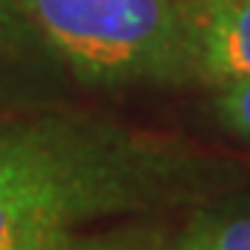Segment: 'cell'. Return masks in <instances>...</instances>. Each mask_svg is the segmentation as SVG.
Instances as JSON below:
<instances>
[{
	"instance_id": "6da1fadb",
	"label": "cell",
	"mask_w": 250,
	"mask_h": 250,
	"mask_svg": "<svg viewBox=\"0 0 250 250\" xmlns=\"http://www.w3.org/2000/svg\"><path fill=\"white\" fill-rule=\"evenodd\" d=\"M217 164L72 117L0 120V250H92L86 225L208 195Z\"/></svg>"
},
{
	"instance_id": "7a4b0ae2",
	"label": "cell",
	"mask_w": 250,
	"mask_h": 250,
	"mask_svg": "<svg viewBox=\"0 0 250 250\" xmlns=\"http://www.w3.org/2000/svg\"><path fill=\"white\" fill-rule=\"evenodd\" d=\"M86 81H184L200 75L192 22L178 0H14Z\"/></svg>"
},
{
	"instance_id": "3957f363",
	"label": "cell",
	"mask_w": 250,
	"mask_h": 250,
	"mask_svg": "<svg viewBox=\"0 0 250 250\" xmlns=\"http://www.w3.org/2000/svg\"><path fill=\"white\" fill-rule=\"evenodd\" d=\"M200 75H250V0H187Z\"/></svg>"
},
{
	"instance_id": "277c9868",
	"label": "cell",
	"mask_w": 250,
	"mask_h": 250,
	"mask_svg": "<svg viewBox=\"0 0 250 250\" xmlns=\"http://www.w3.org/2000/svg\"><path fill=\"white\" fill-rule=\"evenodd\" d=\"M175 250H250V203H208L175 236Z\"/></svg>"
},
{
	"instance_id": "5b68a950",
	"label": "cell",
	"mask_w": 250,
	"mask_h": 250,
	"mask_svg": "<svg viewBox=\"0 0 250 250\" xmlns=\"http://www.w3.org/2000/svg\"><path fill=\"white\" fill-rule=\"evenodd\" d=\"M214 114L225 131L250 139V75H231L217 81Z\"/></svg>"
},
{
	"instance_id": "8992f818",
	"label": "cell",
	"mask_w": 250,
	"mask_h": 250,
	"mask_svg": "<svg viewBox=\"0 0 250 250\" xmlns=\"http://www.w3.org/2000/svg\"><path fill=\"white\" fill-rule=\"evenodd\" d=\"M92 250H175L172 236L159 231H100Z\"/></svg>"
},
{
	"instance_id": "52a82bcc",
	"label": "cell",
	"mask_w": 250,
	"mask_h": 250,
	"mask_svg": "<svg viewBox=\"0 0 250 250\" xmlns=\"http://www.w3.org/2000/svg\"><path fill=\"white\" fill-rule=\"evenodd\" d=\"M22 22H28V20L17 9V3L14 0H0V53L22 39V34H25Z\"/></svg>"
}]
</instances>
